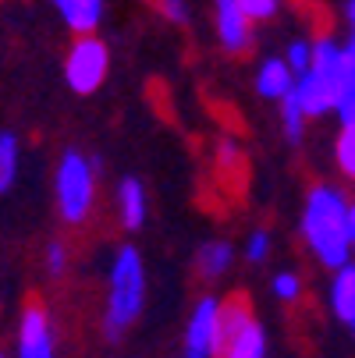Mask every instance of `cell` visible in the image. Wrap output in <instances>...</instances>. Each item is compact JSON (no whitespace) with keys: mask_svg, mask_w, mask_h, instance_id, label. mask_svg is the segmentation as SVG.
Listing matches in <instances>:
<instances>
[{"mask_svg":"<svg viewBox=\"0 0 355 358\" xmlns=\"http://www.w3.org/2000/svg\"><path fill=\"white\" fill-rule=\"evenodd\" d=\"M270 291H274V298L281 301V305H295V301H302V277L298 273H291V270H281L274 280H270Z\"/></svg>","mask_w":355,"mask_h":358,"instance_id":"ffe728a7","label":"cell"},{"mask_svg":"<svg viewBox=\"0 0 355 358\" xmlns=\"http://www.w3.org/2000/svg\"><path fill=\"white\" fill-rule=\"evenodd\" d=\"M348 206L351 199L337 185H313L302 206V241L323 270H337L351 259L348 241Z\"/></svg>","mask_w":355,"mask_h":358,"instance_id":"6da1fadb","label":"cell"},{"mask_svg":"<svg viewBox=\"0 0 355 358\" xmlns=\"http://www.w3.org/2000/svg\"><path fill=\"white\" fill-rule=\"evenodd\" d=\"M111 71V50L96 32H85L71 43L68 57H64V82L78 96H92L99 85L107 82Z\"/></svg>","mask_w":355,"mask_h":358,"instance_id":"277c9868","label":"cell"},{"mask_svg":"<svg viewBox=\"0 0 355 358\" xmlns=\"http://www.w3.org/2000/svg\"><path fill=\"white\" fill-rule=\"evenodd\" d=\"M270 248H274L270 231H252V234L245 238V245H242V252H245V263H252V266L267 263V259H270Z\"/></svg>","mask_w":355,"mask_h":358,"instance_id":"7402d4cb","label":"cell"},{"mask_svg":"<svg viewBox=\"0 0 355 358\" xmlns=\"http://www.w3.org/2000/svg\"><path fill=\"white\" fill-rule=\"evenodd\" d=\"M57 8L61 22L75 32V36H85V32H96L99 22H104V0H50Z\"/></svg>","mask_w":355,"mask_h":358,"instance_id":"8fae6325","label":"cell"},{"mask_svg":"<svg viewBox=\"0 0 355 358\" xmlns=\"http://www.w3.org/2000/svg\"><path fill=\"white\" fill-rule=\"evenodd\" d=\"M252 320V305L245 301V294H231V298H221V348L235 337V334H242Z\"/></svg>","mask_w":355,"mask_h":358,"instance_id":"2e32d148","label":"cell"},{"mask_svg":"<svg viewBox=\"0 0 355 358\" xmlns=\"http://www.w3.org/2000/svg\"><path fill=\"white\" fill-rule=\"evenodd\" d=\"M277 107H281V124H284V135H288L291 142H298L302 135H306V121H309V114L302 110V103H298L295 89H291L284 99H277Z\"/></svg>","mask_w":355,"mask_h":358,"instance_id":"ac0fdd59","label":"cell"},{"mask_svg":"<svg viewBox=\"0 0 355 358\" xmlns=\"http://www.w3.org/2000/svg\"><path fill=\"white\" fill-rule=\"evenodd\" d=\"M235 4L252 18V22H270L274 15H277V8H281V0H235Z\"/></svg>","mask_w":355,"mask_h":358,"instance_id":"603a6c76","label":"cell"},{"mask_svg":"<svg viewBox=\"0 0 355 358\" xmlns=\"http://www.w3.org/2000/svg\"><path fill=\"white\" fill-rule=\"evenodd\" d=\"M160 4V15L171 22V25H185L192 18V8H188V0H157Z\"/></svg>","mask_w":355,"mask_h":358,"instance_id":"484cf974","label":"cell"},{"mask_svg":"<svg viewBox=\"0 0 355 358\" xmlns=\"http://www.w3.org/2000/svg\"><path fill=\"white\" fill-rule=\"evenodd\" d=\"M149 217V199L139 178H125L118 185V220L125 231H139Z\"/></svg>","mask_w":355,"mask_h":358,"instance_id":"30bf717a","label":"cell"},{"mask_svg":"<svg viewBox=\"0 0 355 358\" xmlns=\"http://www.w3.org/2000/svg\"><path fill=\"white\" fill-rule=\"evenodd\" d=\"M348 241H351V252H355V202L348 206Z\"/></svg>","mask_w":355,"mask_h":358,"instance_id":"f1b7e54d","label":"cell"},{"mask_svg":"<svg viewBox=\"0 0 355 358\" xmlns=\"http://www.w3.org/2000/svg\"><path fill=\"white\" fill-rule=\"evenodd\" d=\"M18 358H57L54 323H50V313L39 301L25 305L18 320Z\"/></svg>","mask_w":355,"mask_h":358,"instance_id":"8992f818","label":"cell"},{"mask_svg":"<svg viewBox=\"0 0 355 358\" xmlns=\"http://www.w3.org/2000/svg\"><path fill=\"white\" fill-rule=\"evenodd\" d=\"M309 68L320 71V75H327L330 82H337L341 85V96H344L348 78H344V54H341V43L337 39H330V36H316L313 39V64Z\"/></svg>","mask_w":355,"mask_h":358,"instance_id":"4fadbf2b","label":"cell"},{"mask_svg":"<svg viewBox=\"0 0 355 358\" xmlns=\"http://www.w3.org/2000/svg\"><path fill=\"white\" fill-rule=\"evenodd\" d=\"M242 145L235 138H221L217 142V167L221 171H242Z\"/></svg>","mask_w":355,"mask_h":358,"instance_id":"cb8c5ba5","label":"cell"},{"mask_svg":"<svg viewBox=\"0 0 355 358\" xmlns=\"http://www.w3.org/2000/svg\"><path fill=\"white\" fill-rule=\"evenodd\" d=\"M214 4H217V43H221V50L231 57L245 54L252 46V29H256V22H252L235 0H214Z\"/></svg>","mask_w":355,"mask_h":358,"instance_id":"52a82bcc","label":"cell"},{"mask_svg":"<svg viewBox=\"0 0 355 358\" xmlns=\"http://www.w3.org/2000/svg\"><path fill=\"white\" fill-rule=\"evenodd\" d=\"M295 71L288 68L284 57H267L256 71V92L260 99H270V103H277V99H284L291 89H295Z\"/></svg>","mask_w":355,"mask_h":358,"instance_id":"7c38bea8","label":"cell"},{"mask_svg":"<svg viewBox=\"0 0 355 358\" xmlns=\"http://www.w3.org/2000/svg\"><path fill=\"white\" fill-rule=\"evenodd\" d=\"M327 298H330V313H334L341 323H348V320L355 316V263H351V259L334 270Z\"/></svg>","mask_w":355,"mask_h":358,"instance_id":"5bb4252c","label":"cell"},{"mask_svg":"<svg viewBox=\"0 0 355 358\" xmlns=\"http://www.w3.org/2000/svg\"><path fill=\"white\" fill-rule=\"evenodd\" d=\"M295 96H298L302 110H306L309 117H327V114L337 110L341 85L330 82L327 75H320V71L309 68V71H302V75L295 78Z\"/></svg>","mask_w":355,"mask_h":358,"instance_id":"ba28073f","label":"cell"},{"mask_svg":"<svg viewBox=\"0 0 355 358\" xmlns=\"http://www.w3.org/2000/svg\"><path fill=\"white\" fill-rule=\"evenodd\" d=\"M341 54H344V78L351 89L355 85V29H348V39L341 43Z\"/></svg>","mask_w":355,"mask_h":358,"instance_id":"4316f807","label":"cell"},{"mask_svg":"<svg viewBox=\"0 0 355 358\" xmlns=\"http://www.w3.org/2000/svg\"><path fill=\"white\" fill-rule=\"evenodd\" d=\"M181 351L185 358H221V298L202 294L185 323L181 334Z\"/></svg>","mask_w":355,"mask_h":358,"instance_id":"5b68a950","label":"cell"},{"mask_svg":"<svg viewBox=\"0 0 355 358\" xmlns=\"http://www.w3.org/2000/svg\"><path fill=\"white\" fill-rule=\"evenodd\" d=\"M146 305V266L135 245H121L114 263H111V280H107V309H104V327L107 337L118 341L128 334V327L142 316Z\"/></svg>","mask_w":355,"mask_h":358,"instance_id":"7a4b0ae2","label":"cell"},{"mask_svg":"<svg viewBox=\"0 0 355 358\" xmlns=\"http://www.w3.org/2000/svg\"><path fill=\"white\" fill-rule=\"evenodd\" d=\"M334 164L344 181H355V124H341L334 138Z\"/></svg>","mask_w":355,"mask_h":358,"instance_id":"d6986e66","label":"cell"},{"mask_svg":"<svg viewBox=\"0 0 355 358\" xmlns=\"http://www.w3.org/2000/svg\"><path fill=\"white\" fill-rule=\"evenodd\" d=\"M344 327H348V334H351V337H355V316H351V320H348V323H344Z\"/></svg>","mask_w":355,"mask_h":358,"instance_id":"4dcf8cb0","label":"cell"},{"mask_svg":"<svg viewBox=\"0 0 355 358\" xmlns=\"http://www.w3.org/2000/svg\"><path fill=\"white\" fill-rule=\"evenodd\" d=\"M221 358H267V330L260 327V320H252L242 334H235L221 348Z\"/></svg>","mask_w":355,"mask_h":358,"instance_id":"9a60e30c","label":"cell"},{"mask_svg":"<svg viewBox=\"0 0 355 358\" xmlns=\"http://www.w3.org/2000/svg\"><path fill=\"white\" fill-rule=\"evenodd\" d=\"M284 61H288V68H291L295 75L309 71V64H313V39L295 36V39L288 43V50H284Z\"/></svg>","mask_w":355,"mask_h":358,"instance_id":"44dd1931","label":"cell"},{"mask_svg":"<svg viewBox=\"0 0 355 358\" xmlns=\"http://www.w3.org/2000/svg\"><path fill=\"white\" fill-rule=\"evenodd\" d=\"M231 266H235V245L224 241V238L202 241V248L195 252V273H199V280H207V284L228 277Z\"/></svg>","mask_w":355,"mask_h":358,"instance_id":"9c48e42d","label":"cell"},{"mask_svg":"<svg viewBox=\"0 0 355 358\" xmlns=\"http://www.w3.org/2000/svg\"><path fill=\"white\" fill-rule=\"evenodd\" d=\"M0 358H8V355H0Z\"/></svg>","mask_w":355,"mask_h":358,"instance_id":"1f68e13d","label":"cell"},{"mask_svg":"<svg viewBox=\"0 0 355 358\" xmlns=\"http://www.w3.org/2000/svg\"><path fill=\"white\" fill-rule=\"evenodd\" d=\"M54 199L64 224H85L96 202V164L78 149H64L54 171Z\"/></svg>","mask_w":355,"mask_h":358,"instance_id":"3957f363","label":"cell"},{"mask_svg":"<svg viewBox=\"0 0 355 358\" xmlns=\"http://www.w3.org/2000/svg\"><path fill=\"white\" fill-rule=\"evenodd\" d=\"M334 114H337L341 124H355V85L344 89V96L337 99V110H334Z\"/></svg>","mask_w":355,"mask_h":358,"instance_id":"83f0119b","label":"cell"},{"mask_svg":"<svg viewBox=\"0 0 355 358\" xmlns=\"http://www.w3.org/2000/svg\"><path fill=\"white\" fill-rule=\"evenodd\" d=\"M344 22L348 29H355V0H344Z\"/></svg>","mask_w":355,"mask_h":358,"instance_id":"f546056e","label":"cell"},{"mask_svg":"<svg viewBox=\"0 0 355 358\" xmlns=\"http://www.w3.org/2000/svg\"><path fill=\"white\" fill-rule=\"evenodd\" d=\"M43 263H46L50 277H64V270H68V248L61 241H50L46 252H43Z\"/></svg>","mask_w":355,"mask_h":358,"instance_id":"d4e9b609","label":"cell"},{"mask_svg":"<svg viewBox=\"0 0 355 358\" xmlns=\"http://www.w3.org/2000/svg\"><path fill=\"white\" fill-rule=\"evenodd\" d=\"M18 181V138L0 128V195Z\"/></svg>","mask_w":355,"mask_h":358,"instance_id":"e0dca14e","label":"cell"}]
</instances>
